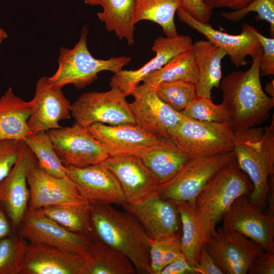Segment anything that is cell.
I'll return each mask as SVG.
<instances>
[{"label":"cell","instance_id":"1","mask_svg":"<svg viewBox=\"0 0 274 274\" xmlns=\"http://www.w3.org/2000/svg\"><path fill=\"white\" fill-rule=\"evenodd\" d=\"M262 50L253 58L249 68L234 71L220 81L222 103L234 130L246 129L261 124L270 116L274 97L263 90L259 72Z\"/></svg>","mask_w":274,"mask_h":274},{"label":"cell","instance_id":"2","mask_svg":"<svg viewBox=\"0 0 274 274\" xmlns=\"http://www.w3.org/2000/svg\"><path fill=\"white\" fill-rule=\"evenodd\" d=\"M94 237L127 256L140 273L151 274L150 238L130 213L111 204L91 203Z\"/></svg>","mask_w":274,"mask_h":274},{"label":"cell","instance_id":"3","mask_svg":"<svg viewBox=\"0 0 274 274\" xmlns=\"http://www.w3.org/2000/svg\"><path fill=\"white\" fill-rule=\"evenodd\" d=\"M241 169L249 176L253 188L250 203L262 211L270 191L269 177L274 175V118L264 127L234 130L233 150Z\"/></svg>","mask_w":274,"mask_h":274},{"label":"cell","instance_id":"4","mask_svg":"<svg viewBox=\"0 0 274 274\" xmlns=\"http://www.w3.org/2000/svg\"><path fill=\"white\" fill-rule=\"evenodd\" d=\"M253 186L243 174L236 159L224 165L199 193L195 208L205 243L214 234L217 224L238 197L249 196Z\"/></svg>","mask_w":274,"mask_h":274},{"label":"cell","instance_id":"5","mask_svg":"<svg viewBox=\"0 0 274 274\" xmlns=\"http://www.w3.org/2000/svg\"><path fill=\"white\" fill-rule=\"evenodd\" d=\"M88 31L87 25H84L73 48H60L57 70L48 77L52 86L62 89L71 84L77 89H83L97 79L99 72L107 71L116 74L131 61V58L125 56L108 59L94 58L87 46Z\"/></svg>","mask_w":274,"mask_h":274},{"label":"cell","instance_id":"6","mask_svg":"<svg viewBox=\"0 0 274 274\" xmlns=\"http://www.w3.org/2000/svg\"><path fill=\"white\" fill-rule=\"evenodd\" d=\"M169 138L192 157L233 150L234 129L228 122L200 121L183 116Z\"/></svg>","mask_w":274,"mask_h":274},{"label":"cell","instance_id":"7","mask_svg":"<svg viewBox=\"0 0 274 274\" xmlns=\"http://www.w3.org/2000/svg\"><path fill=\"white\" fill-rule=\"evenodd\" d=\"M235 159L233 151L192 157L172 179L158 184L153 194L195 207L197 196L208 181L224 165Z\"/></svg>","mask_w":274,"mask_h":274},{"label":"cell","instance_id":"8","mask_svg":"<svg viewBox=\"0 0 274 274\" xmlns=\"http://www.w3.org/2000/svg\"><path fill=\"white\" fill-rule=\"evenodd\" d=\"M126 96L116 87L104 92L84 93L71 105V114L75 122L84 127L95 123L135 124Z\"/></svg>","mask_w":274,"mask_h":274},{"label":"cell","instance_id":"9","mask_svg":"<svg viewBox=\"0 0 274 274\" xmlns=\"http://www.w3.org/2000/svg\"><path fill=\"white\" fill-rule=\"evenodd\" d=\"M106 148L109 156L142 158L151 150L170 139L149 132L135 124L107 125L95 123L86 127Z\"/></svg>","mask_w":274,"mask_h":274},{"label":"cell","instance_id":"10","mask_svg":"<svg viewBox=\"0 0 274 274\" xmlns=\"http://www.w3.org/2000/svg\"><path fill=\"white\" fill-rule=\"evenodd\" d=\"M15 232L29 243L82 255L89 254L91 243V237L68 230L38 210H27Z\"/></svg>","mask_w":274,"mask_h":274},{"label":"cell","instance_id":"11","mask_svg":"<svg viewBox=\"0 0 274 274\" xmlns=\"http://www.w3.org/2000/svg\"><path fill=\"white\" fill-rule=\"evenodd\" d=\"M46 132L63 165L85 167L101 163L109 156L105 146L76 122Z\"/></svg>","mask_w":274,"mask_h":274},{"label":"cell","instance_id":"12","mask_svg":"<svg viewBox=\"0 0 274 274\" xmlns=\"http://www.w3.org/2000/svg\"><path fill=\"white\" fill-rule=\"evenodd\" d=\"M38 164L37 159L23 141H21L17 159L9 174L0 181V206L15 232L27 210L29 190L28 172Z\"/></svg>","mask_w":274,"mask_h":274},{"label":"cell","instance_id":"13","mask_svg":"<svg viewBox=\"0 0 274 274\" xmlns=\"http://www.w3.org/2000/svg\"><path fill=\"white\" fill-rule=\"evenodd\" d=\"M222 220L224 229L239 233L264 251L274 253V216L264 214L251 204L248 196L237 198Z\"/></svg>","mask_w":274,"mask_h":274},{"label":"cell","instance_id":"14","mask_svg":"<svg viewBox=\"0 0 274 274\" xmlns=\"http://www.w3.org/2000/svg\"><path fill=\"white\" fill-rule=\"evenodd\" d=\"M207 250L223 274H246L253 259L264 251L251 239L222 227L206 242Z\"/></svg>","mask_w":274,"mask_h":274},{"label":"cell","instance_id":"15","mask_svg":"<svg viewBox=\"0 0 274 274\" xmlns=\"http://www.w3.org/2000/svg\"><path fill=\"white\" fill-rule=\"evenodd\" d=\"M130 95L134 98L129 106L136 124L156 135L169 138L183 115L161 100L152 87L139 84Z\"/></svg>","mask_w":274,"mask_h":274},{"label":"cell","instance_id":"16","mask_svg":"<svg viewBox=\"0 0 274 274\" xmlns=\"http://www.w3.org/2000/svg\"><path fill=\"white\" fill-rule=\"evenodd\" d=\"M91 264L89 254L28 243L20 274H88Z\"/></svg>","mask_w":274,"mask_h":274},{"label":"cell","instance_id":"17","mask_svg":"<svg viewBox=\"0 0 274 274\" xmlns=\"http://www.w3.org/2000/svg\"><path fill=\"white\" fill-rule=\"evenodd\" d=\"M64 166L66 175L89 203L121 206L127 203L118 180L102 163L82 167Z\"/></svg>","mask_w":274,"mask_h":274},{"label":"cell","instance_id":"18","mask_svg":"<svg viewBox=\"0 0 274 274\" xmlns=\"http://www.w3.org/2000/svg\"><path fill=\"white\" fill-rule=\"evenodd\" d=\"M27 182L29 190L28 210L87 201L66 175L62 178L52 176L42 170L38 164L28 172Z\"/></svg>","mask_w":274,"mask_h":274},{"label":"cell","instance_id":"19","mask_svg":"<svg viewBox=\"0 0 274 274\" xmlns=\"http://www.w3.org/2000/svg\"><path fill=\"white\" fill-rule=\"evenodd\" d=\"M177 13L180 21L223 49L232 63L237 67L246 65L247 56L252 58L262 50L260 42L248 24H243L241 33L231 35L215 29L209 23L198 21L182 7L178 9Z\"/></svg>","mask_w":274,"mask_h":274},{"label":"cell","instance_id":"20","mask_svg":"<svg viewBox=\"0 0 274 274\" xmlns=\"http://www.w3.org/2000/svg\"><path fill=\"white\" fill-rule=\"evenodd\" d=\"M138 220L152 240L162 239L177 233L179 216L175 202L152 194L134 203L122 205Z\"/></svg>","mask_w":274,"mask_h":274},{"label":"cell","instance_id":"21","mask_svg":"<svg viewBox=\"0 0 274 274\" xmlns=\"http://www.w3.org/2000/svg\"><path fill=\"white\" fill-rule=\"evenodd\" d=\"M30 101L31 111L27 124L31 133L60 128L58 122L71 117L70 101L62 89L50 84L49 78L46 76L37 81Z\"/></svg>","mask_w":274,"mask_h":274},{"label":"cell","instance_id":"22","mask_svg":"<svg viewBox=\"0 0 274 274\" xmlns=\"http://www.w3.org/2000/svg\"><path fill=\"white\" fill-rule=\"evenodd\" d=\"M192 45L191 38L186 35L157 38L152 47L155 56L138 70H121L114 74L110 82V87L118 88L126 96L130 95L149 74L162 67L176 55L191 50Z\"/></svg>","mask_w":274,"mask_h":274},{"label":"cell","instance_id":"23","mask_svg":"<svg viewBox=\"0 0 274 274\" xmlns=\"http://www.w3.org/2000/svg\"><path fill=\"white\" fill-rule=\"evenodd\" d=\"M102 163L118 180L127 203H136L149 197L159 184L139 157L109 156Z\"/></svg>","mask_w":274,"mask_h":274},{"label":"cell","instance_id":"24","mask_svg":"<svg viewBox=\"0 0 274 274\" xmlns=\"http://www.w3.org/2000/svg\"><path fill=\"white\" fill-rule=\"evenodd\" d=\"M191 50L197 73L195 84L196 95L212 98L213 88L219 86L222 78L221 60L227 54L208 40L195 42Z\"/></svg>","mask_w":274,"mask_h":274},{"label":"cell","instance_id":"25","mask_svg":"<svg viewBox=\"0 0 274 274\" xmlns=\"http://www.w3.org/2000/svg\"><path fill=\"white\" fill-rule=\"evenodd\" d=\"M31 102L16 96L11 87L0 97V140L24 141L31 133L27 121Z\"/></svg>","mask_w":274,"mask_h":274},{"label":"cell","instance_id":"26","mask_svg":"<svg viewBox=\"0 0 274 274\" xmlns=\"http://www.w3.org/2000/svg\"><path fill=\"white\" fill-rule=\"evenodd\" d=\"M90 6L99 5L102 12L97 13L106 29L114 31L120 40L126 39L128 45L134 44L133 15L136 0H84Z\"/></svg>","mask_w":274,"mask_h":274},{"label":"cell","instance_id":"27","mask_svg":"<svg viewBox=\"0 0 274 274\" xmlns=\"http://www.w3.org/2000/svg\"><path fill=\"white\" fill-rule=\"evenodd\" d=\"M191 158L170 139L166 144L151 150L142 159L160 184L172 179Z\"/></svg>","mask_w":274,"mask_h":274},{"label":"cell","instance_id":"28","mask_svg":"<svg viewBox=\"0 0 274 274\" xmlns=\"http://www.w3.org/2000/svg\"><path fill=\"white\" fill-rule=\"evenodd\" d=\"M182 5V0H136L133 23L149 20L159 24L167 37H176L175 15Z\"/></svg>","mask_w":274,"mask_h":274},{"label":"cell","instance_id":"29","mask_svg":"<svg viewBox=\"0 0 274 274\" xmlns=\"http://www.w3.org/2000/svg\"><path fill=\"white\" fill-rule=\"evenodd\" d=\"M37 210L70 231L91 236V210L89 202L49 206Z\"/></svg>","mask_w":274,"mask_h":274},{"label":"cell","instance_id":"30","mask_svg":"<svg viewBox=\"0 0 274 274\" xmlns=\"http://www.w3.org/2000/svg\"><path fill=\"white\" fill-rule=\"evenodd\" d=\"M91 237L89 254L92 264L88 274H134L137 272L127 256L96 238Z\"/></svg>","mask_w":274,"mask_h":274},{"label":"cell","instance_id":"31","mask_svg":"<svg viewBox=\"0 0 274 274\" xmlns=\"http://www.w3.org/2000/svg\"><path fill=\"white\" fill-rule=\"evenodd\" d=\"M182 80L195 84L197 73L192 50L180 53L162 67L149 74L143 84L153 88L164 82Z\"/></svg>","mask_w":274,"mask_h":274},{"label":"cell","instance_id":"32","mask_svg":"<svg viewBox=\"0 0 274 274\" xmlns=\"http://www.w3.org/2000/svg\"><path fill=\"white\" fill-rule=\"evenodd\" d=\"M175 202L182 224V252L195 268L201 246L206 243L200 231L195 208L185 202Z\"/></svg>","mask_w":274,"mask_h":274},{"label":"cell","instance_id":"33","mask_svg":"<svg viewBox=\"0 0 274 274\" xmlns=\"http://www.w3.org/2000/svg\"><path fill=\"white\" fill-rule=\"evenodd\" d=\"M36 156L39 167L57 178L66 176L64 166L46 131L31 133L23 141Z\"/></svg>","mask_w":274,"mask_h":274},{"label":"cell","instance_id":"34","mask_svg":"<svg viewBox=\"0 0 274 274\" xmlns=\"http://www.w3.org/2000/svg\"><path fill=\"white\" fill-rule=\"evenodd\" d=\"M27 244L16 232L0 240V274H20Z\"/></svg>","mask_w":274,"mask_h":274},{"label":"cell","instance_id":"35","mask_svg":"<svg viewBox=\"0 0 274 274\" xmlns=\"http://www.w3.org/2000/svg\"><path fill=\"white\" fill-rule=\"evenodd\" d=\"M154 88L161 100L180 113L196 96L195 84L182 80L162 82Z\"/></svg>","mask_w":274,"mask_h":274},{"label":"cell","instance_id":"36","mask_svg":"<svg viewBox=\"0 0 274 274\" xmlns=\"http://www.w3.org/2000/svg\"><path fill=\"white\" fill-rule=\"evenodd\" d=\"M182 254L181 236L177 233L162 239H150V262L151 274H160L166 266Z\"/></svg>","mask_w":274,"mask_h":274},{"label":"cell","instance_id":"37","mask_svg":"<svg viewBox=\"0 0 274 274\" xmlns=\"http://www.w3.org/2000/svg\"><path fill=\"white\" fill-rule=\"evenodd\" d=\"M181 113L185 117L200 121L228 122L229 115L223 104H215L212 98L196 96Z\"/></svg>","mask_w":274,"mask_h":274},{"label":"cell","instance_id":"38","mask_svg":"<svg viewBox=\"0 0 274 274\" xmlns=\"http://www.w3.org/2000/svg\"><path fill=\"white\" fill-rule=\"evenodd\" d=\"M256 12L255 19L265 20L270 24V34L274 37V0H254L246 7L236 11L222 12L220 15L225 19L239 21L250 12Z\"/></svg>","mask_w":274,"mask_h":274},{"label":"cell","instance_id":"39","mask_svg":"<svg viewBox=\"0 0 274 274\" xmlns=\"http://www.w3.org/2000/svg\"><path fill=\"white\" fill-rule=\"evenodd\" d=\"M248 26L258 38L262 48L259 68L260 77L274 75V38H267L254 26L248 24Z\"/></svg>","mask_w":274,"mask_h":274},{"label":"cell","instance_id":"40","mask_svg":"<svg viewBox=\"0 0 274 274\" xmlns=\"http://www.w3.org/2000/svg\"><path fill=\"white\" fill-rule=\"evenodd\" d=\"M22 140H0V181L10 173L18 156Z\"/></svg>","mask_w":274,"mask_h":274},{"label":"cell","instance_id":"41","mask_svg":"<svg viewBox=\"0 0 274 274\" xmlns=\"http://www.w3.org/2000/svg\"><path fill=\"white\" fill-rule=\"evenodd\" d=\"M181 7L195 19L203 23H209L213 14V10L202 0H182Z\"/></svg>","mask_w":274,"mask_h":274},{"label":"cell","instance_id":"42","mask_svg":"<svg viewBox=\"0 0 274 274\" xmlns=\"http://www.w3.org/2000/svg\"><path fill=\"white\" fill-rule=\"evenodd\" d=\"M247 273L249 274H273L274 253L262 251L253 259Z\"/></svg>","mask_w":274,"mask_h":274},{"label":"cell","instance_id":"43","mask_svg":"<svg viewBox=\"0 0 274 274\" xmlns=\"http://www.w3.org/2000/svg\"><path fill=\"white\" fill-rule=\"evenodd\" d=\"M195 269L196 274H223L210 255L206 243L201 246Z\"/></svg>","mask_w":274,"mask_h":274},{"label":"cell","instance_id":"44","mask_svg":"<svg viewBox=\"0 0 274 274\" xmlns=\"http://www.w3.org/2000/svg\"><path fill=\"white\" fill-rule=\"evenodd\" d=\"M160 274H196L192 266L182 254L173 262L166 266Z\"/></svg>","mask_w":274,"mask_h":274},{"label":"cell","instance_id":"45","mask_svg":"<svg viewBox=\"0 0 274 274\" xmlns=\"http://www.w3.org/2000/svg\"><path fill=\"white\" fill-rule=\"evenodd\" d=\"M211 9L219 8H228L236 11L247 6L254 0H202Z\"/></svg>","mask_w":274,"mask_h":274},{"label":"cell","instance_id":"46","mask_svg":"<svg viewBox=\"0 0 274 274\" xmlns=\"http://www.w3.org/2000/svg\"><path fill=\"white\" fill-rule=\"evenodd\" d=\"M13 232L11 223L0 206V240Z\"/></svg>","mask_w":274,"mask_h":274},{"label":"cell","instance_id":"47","mask_svg":"<svg viewBox=\"0 0 274 274\" xmlns=\"http://www.w3.org/2000/svg\"><path fill=\"white\" fill-rule=\"evenodd\" d=\"M265 91L271 97H274V80H271L267 83L265 87Z\"/></svg>","mask_w":274,"mask_h":274},{"label":"cell","instance_id":"48","mask_svg":"<svg viewBox=\"0 0 274 274\" xmlns=\"http://www.w3.org/2000/svg\"><path fill=\"white\" fill-rule=\"evenodd\" d=\"M7 37V32L3 29L0 28V45Z\"/></svg>","mask_w":274,"mask_h":274}]
</instances>
